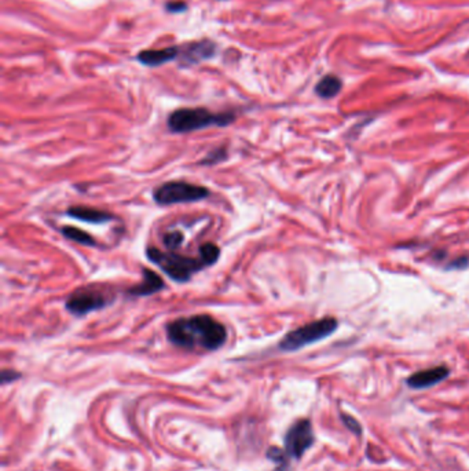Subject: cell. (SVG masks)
I'll use <instances>...</instances> for the list:
<instances>
[{
  "mask_svg": "<svg viewBox=\"0 0 469 471\" xmlns=\"http://www.w3.org/2000/svg\"><path fill=\"white\" fill-rule=\"evenodd\" d=\"M285 452L299 460L314 444L313 426L309 419H300L291 426L285 435Z\"/></svg>",
  "mask_w": 469,
  "mask_h": 471,
  "instance_id": "7",
  "label": "cell"
},
{
  "mask_svg": "<svg viewBox=\"0 0 469 471\" xmlns=\"http://www.w3.org/2000/svg\"><path fill=\"white\" fill-rule=\"evenodd\" d=\"M146 255L152 264L158 266L171 280L178 283L189 282L193 275L206 268V264L201 257H184L169 250L161 251L156 247H149Z\"/></svg>",
  "mask_w": 469,
  "mask_h": 471,
  "instance_id": "3",
  "label": "cell"
},
{
  "mask_svg": "<svg viewBox=\"0 0 469 471\" xmlns=\"http://www.w3.org/2000/svg\"><path fill=\"white\" fill-rule=\"evenodd\" d=\"M216 51V46L211 41H202V42H193L187 43L184 46H180V54L179 58L183 64H197L200 61L208 60L213 57Z\"/></svg>",
  "mask_w": 469,
  "mask_h": 471,
  "instance_id": "9",
  "label": "cell"
},
{
  "mask_svg": "<svg viewBox=\"0 0 469 471\" xmlns=\"http://www.w3.org/2000/svg\"><path fill=\"white\" fill-rule=\"evenodd\" d=\"M67 215L73 219H77L86 223H94V225H102L115 219V216L110 212L93 208V207H82V205L71 207L67 211Z\"/></svg>",
  "mask_w": 469,
  "mask_h": 471,
  "instance_id": "11",
  "label": "cell"
},
{
  "mask_svg": "<svg viewBox=\"0 0 469 471\" xmlns=\"http://www.w3.org/2000/svg\"><path fill=\"white\" fill-rule=\"evenodd\" d=\"M236 120L231 112L215 113L205 108H180L168 117V128L175 134H186L208 127H226Z\"/></svg>",
  "mask_w": 469,
  "mask_h": 471,
  "instance_id": "2",
  "label": "cell"
},
{
  "mask_svg": "<svg viewBox=\"0 0 469 471\" xmlns=\"http://www.w3.org/2000/svg\"><path fill=\"white\" fill-rule=\"evenodd\" d=\"M341 87H343V83L337 76L328 75L318 82V84L315 86V93L321 98L329 100V98L336 97L340 93Z\"/></svg>",
  "mask_w": 469,
  "mask_h": 471,
  "instance_id": "13",
  "label": "cell"
},
{
  "mask_svg": "<svg viewBox=\"0 0 469 471\" xmlns=\"http://www.w3.org/2000/svg\"><path fill=\"white\" fill-rule=\"evenodd\" d=\"M274 471H288V470H287V464H281V466L277 467Z\"/></svg>",
  "mask_w": 469,
  "mask_h": 471,
  "instance_id": "22",
  "label": "cell"
},
{
  "mask_svg": "<svg viewBox=\"0 0 469 471\" xmlns=\"http://www.w3.org/2000/svg\"><path fill=\"white\" fill-rule=\"evenodd\" d=\"M341 422H343L344 426H346L350 431H352L354 434H357V435H361V434H362V427H361L359 422L355 420L352 416H350V415H347V413H341Z\"/></svg>",
  "mask_w": 469,
  "mask_h": 471,
  "instance_id": "18",
  "label": "cell"
},
{
  "mask_svg": "<svg viewBox=\"0 0 469 471\" xmlns=\"http://www.w3.org/2000/svg\"><path fill=\"white\" fill-rule=\"evenodd\" d=\"M183 233L179 230H173V231H168L164 234V246L169 250V251H176L182 244H183Z\"/></svg>",
  "mask_w": 469,
  "mask_h": 471,
  "instance_id": "16",
  "label": "cell"
},
{
  "mask_svg": "<svg viewBox=\"0 0 469 471\" xmlns=\"http://www.w3.org/2000/svg\"><path fill=\"white\" fill-rule=\"evenodd\" d=\"M20 378H21V375H20L19 372L5 369V371L2 372V384H8V383L14 382V380H17V379H20Z\"/></svg>",
  "mask_w": 469,
  "mask_h": 471,
  "instance_id": "21",
  "label": "cell"
},
{
  "mask_svg": "<svg viewBox=\"0 0 469 471\" xmlns=\"http://www.w3.org/2000/svg\"><path fill=\"white\" fill-rule=\"evenodd\" d=\"M186 8L187 6L184 2H168L165 5L167 12H169V13H182L186 10Z\"/></svg>",
  "mask_w": 469,
  "mask_h": 471,
  "instance_id": "20",
  "label": "cell"
},
{
  "mask_svg": "<svg viewBox=\"0 0 469 471\" xmlns=\"http://www.w3.org/2000/svg\"><path fill=\"white\" fill-rule=\"evenodd\" d=\"M200 257L205 261L206 266H212L217 262L219 257H220V250L216 244L213 243H204L200 250H198Z\"/></svg>",
  "mask_w": 469,
  "mask_h": 471,
  "instance_id": "15",
  "label": "cell"
},
{
  "mask_svg": "<svg viewBox=\"0 0 469 471\" xmlns=\"http://www.w3.org/2000/svg\"><path fill=\"white\" fill-rule=\"evenodd\" d=\"M227 159V150L226 148H217V149H213L211 150L205 157L204 160H201V165H213V164H217L223 160Z\"/></svg>",
  "mask_w": 469,
  "mask_h": 471,
  "instance_id": "17",
  "label": "cell"
},
{
  "mask_svg": "<svg viewBox=\"0 0 469 471\" xmlns=\"http://www.w3.org/2000/svg\"><path fill=\"white\" fill-rule=\"evenodd\" d=\"M106 291L99 287H83L75 290L67 299L65 308L73 316H86L88 313L102 310L113 302Z\"/></svg>",
  "mask_w": 469,
  "mask_h": 471,
  "instance_id": "6",
  "label": "cell"
},
{
  "mask_svg": "<svg viewBox=\"0 0 469 471\" xmlns=\"http://www.w3.org/2000/svg\"><path fill=\"white\" fill-rule=\"evenodd\" d=\"M267 457L272 459L273 461H277L278 464H287L288 463V453L285 452V449H278V448H272L267 453Z\"/></svg>",
  "mask_w": 469,
  "mask_h": 471,
  "instance_id": "19",
  "label": "cell"
},
{
  "mask_svg": "<svg viewBox=\"0 0 469 471\" xmlns=\"http://www.w3.org/2000/svg\"><path fill=\"white\" fill-rule=\"evenodd\" d=\"M337 325V320L333 317H325L309 323L303 327H299L288 332L280 342L278 347L282 352H296L299 349H303L309 345H313L330 336L336 331Z\"/></svg>",
  "mask_w": 469,
  "mask_h": 471,
  "instance_id": "4",
  "label": "cell"
},
{
  "mask_svg": "<svg viewBox=\"0 0 469 471\" xmlns=\"http://www.w3.org/2000/svg\"><path fill=\"white\" fill-rule=\"evenodd\" d=\"M448 375H450V369L444 365H439V367H433V368L413 374L411 376L407 378L406 383L410 389L422 390V389H428L443 382Z\"/></svg>",
  "mask_w": 469,
  "mask_h": 471,
  "instance_id": "8",
  "label": "cell"
},
{
  "mask_svg": "<svg viewBox=\"0 0 469 471\" xmlns=\"http://www.w3.org/2000/svg\"><path fill=\"white\" fill-rule=\"evenodd\" d=\"M61 233L64 234V238H67L68 240H72L77 244L86 246V247H95L97 246V240L93 238L91 234H88L87 231L75 227V226H65L61 229Z\"/></svg>",
  "mask_w": 469,
  "mask_h": 471,
  "instance_id": "14",
  "label": "cell"
},
{
  "mask_svg": "<svg viewBox=\"0 0 469 471\" xmlns=\"http://www.w3.org/2000/svg\"><path fill=\"white\" fill-rule=\"evenodd\" d=\"M142 276H143V280L139 284L128 288L127 294L130 297H136V298L149 297V295H153V294L161 291L163 288H165L163 279L156 272H153L147 268H143Z\"/></svg>",
  "mask_w": 469,
  "mask_h": 471,
  "instance_id": "10",
  "label": "cell"
},
{
  "mask_svg": "<svg viewBox=\"0 0 469 471\" xmlns=\"http://www.w3.org/2000/svg\"><path fill=\"white\" fill-rule=\"evenodd\" d=\"M209 194L211 190L205 186L183 181H171L158 186L153 193V198L160 205H173L201 201L209 197Z\"/></svg>",
  "mask_w": 469,
  "mask_h": 471,
  "instance_id": "5",
  "label": "cell"
},
{
  "mask_svg": "<svg viewBox=\"0 0 469 471\" xmlns=\"http://www.w3.org/2000/svg\"><path fill=\"white\" fill-rule=\"evenodd\" d=\"M180 54V47L172 46L160 50H145L138 54V61L146 67H160L163 64L171 62Z\"/></svg>",
  "mask_w": 469,
  "mask_h": 471,
  "instance_id": "12",
  "label": "cell"
},
{
  "mask_svg": "<svg viewBox=\"0 0 469 471\" xmlns=\"http://www.w3.org/2000/svg\"><path fill=\"white\" fill-rule=\"evenodd\" d=\"M168 341L187 350L202 349L213 352L220 349L227 341L226 327L209 314H195L179 317L165 327Z\"/></svg>",
  "mask_w": 469,
  "mask_h": 471,
  "instance_id": "1",
  "label": "cell"
}]
</instances>
